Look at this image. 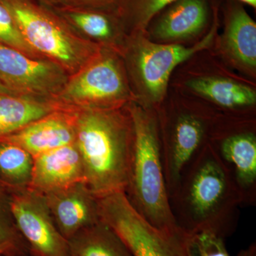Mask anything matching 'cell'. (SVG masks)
I'll return each instance as SVG.
<instances>
[{"label": "cell", "mask_w": 256, "mask_h": 256, "mask_svg": "<svg viewBox=\"0 0 256 256\" xmlns=\"http://www.w3.org/2000/svg\"><path fill=\"white\" fill-rule=\"evenodd\" d=\"M170 203L185 232L208 230L224 239L235 232L242 206L230 172L210 142L183 170Z\"/></svg>", "instance_id": "1"}, {"label": "cell", "mask_w": 256, "mask_h": 256, "mask_svg": "<svg viewBox=\"0 0 256 256\" xmlns=\"http://www.w3.org/2000/svg\"><path fill=\"white\" fill-rule=\"evenodd\" d=\"M75 144L84 180L96 197L126 192L133 146L132 119L117 108H88L76 114Z\"/></svg>", "instance_id": "2"}, {"label": "cell", "mask_w": 256, "mask_h": 256, "mask_svg": "<svg viewBox=\"0 0 256 256\" xmlns=\"http://www.w3.org/2000/svg\"><path fill=\"white\" fill-rule=\"evenodd\" d=\"M128 111L132 122L133 146L126 196L133 208L153 226L174 228L178 225L165 182L158 116L137 104L130 106Z\"/></svg>", "instance_id": "3"}, {"label": "cell", "mask_w": 256, "mask_h": 256, "mask_svg": "<svg viewBox=\"0 0 256 256\" xmlns=\"http://www.w3.org/2000/svg\"><path fill=\"white\" fill-rule=\"evenodd\" d=\"M98 204L100 220L119 236L133 256H192V234L178 226H153L133 208L126 192L100 197Z\"/></svg>", "instance_id": "4"}, {"label": "cell", "mask_w": 256, "mask_h": 256, "mask_svg": "<svg viewBox=\"0 0 256 256\" xmlns=\"http://www.w3.org/2000/svg\"><path fill=\"white\" fill-rule=\"evenodd\" d=\"M14 18L28 44L62 66L76 68L84 50L62 22L32 0H0Z\"/></svg>", "instance_id": "5"}, {"label": "cell", "mask_w": 256, "mask_h": 256, "mask_svg": "<svg viewBox=\"0 0 256 256\" xmlns=\"http://www.w3.org/2000/svg\"><path fill=\"white\" fill-rule=\"evenodd\" d=\"M160 122L163 169L170 196L178 188L183 170L210 142L216 127L210 116L192 111L176 112Z\"/></svg>", "instance_id": "6"}, {"label": "cell", "mask_w": 256, "mask_h": 256, "mask_svg": "<svg viewBox=\"0 0 256 256\" xmlns=\"http://www.w3.org/2000/svg\"><path fill=\"white\" fill-rule=\"evenodd\" d=\"M216 26L193 46L159 44L140 38L133 55L136 78L146 104L156 105L164 98L170 76L178 66L208 48L214 38Z\"/></svg>", "instance_id": "7"}, {"label": "cell", "mask_w": 256, "mask_h": 256, "mask_svg": "<svg viewBox=\"0 0 256 256\" xmlns=\"http://www.w3.org/2000/svg\"><path fill=\"white\" fill-rule=\"evenodd\" d=\"M10 210L34 256H69L68 240L56 225L43 195L26 188L13 197Z\"/></svg>", "instance_id": "8"}, {"label": "cell", "mask_w": 256, "mask_h": 256, "mask_svg": "<svg viewBox=\"0 0 256 256\" xmlns=\"http://www.w3.org/2000/svg\"><path fill=\"white\" fill-rule=\"evenodd\" d=\"M127 86L120 67L110 56L101 57L66 82L60 96L68 104L110 108L126 100Z\"/></svg>", "instance_id": "9"}, {"label": "cell", "mask_w": 256, "mask_h": 256, "mask_svg": "<svg viewBox=\"0 0 256 256\" xmlns=\"http://www.w3.org/2000/svg\"><path fill=\"white\" fill-rule=\"evenodd\" d=\"M214 128L210 146L230 172L242 206L256 203V136L252 128Z\"/></svg>", "instance_id": "10"}, {"label": "cell", "mask_w": 256, "mask_h": 256, "mask_svg": "<svg viewBox=\"0 0 256 256\" xmlns=\"http://www.w3.org/2000/svg\"><path fill=\"white\" fill-rule=\"evenodd\" d=\"M0 82L16 92L48 95L63 90L67 80L57 62L34 60L0 44Z\"/></svg>", "instance_id": "11"}, {"label": "cell", "mask_w": 256, "mask_h": 256, "mask_svg": "<svg viewBox=\"0 0 256 256\" xmlns=\"http://www.w3.org/2000/svg\"><path fill=\"white\" fill-rule=\"evenodd\" d=\"M43 196L57 228L67 240L100 220L97 198L84 182Z\"/></svg>", "instance_id": "12"}, {"label": "cell", "mask_w": 256, "mask_h": 256, "mask_svg": "<svg viewBox=\"0 0 256 256\" xmlns=\"http://www.w3.org/2000/svg\"><path fill=\"white\" fill-rule=\"evenodd\" d=\"M84 182L82 156L75 142L34 158L28 190L47 194Z\"/></svg>", "instance_id": "13"}, {"label": "cell", "mask_w": 256, "mask_h": 256, "mask_svg": "<svg viewBox=\"0 0 256 256\" xmlns=\"http://www.w3.org/2000/svg\"><path fill=\"white\" fill-rule=\"evenodd\" d=\"M76 114L54 112L3 138L23 148L33 158L75 142Z\"/></svg>", "instance_id": "14"}, {"label": "cell", "mask_w": 256, "mask_h": 256, "mask_svg": "<svg viewBox=\"0 0 256 256\" xmlns=\"http://www.w3.org/2000/svg\"><path fill=\"white\" fill-rule=\"evenodd\" d=\"M207 0H178L153 24L150 36L160 42H176L193 38L206 26Z\"/></svg>", "instance_id": "15"}, {"label": "cell", "mask_w": 256, "mask_h": 256, "mask_svg": "<svg viewBox=\"0 0 256 256\" xmlns=\"http://www.w3.org/2000/svg\"><path fill=\"white\" fill-rule=\"evenodd\" d=\"M225 54L239 68L248 72L256 68V24L240 6H234L227 14L222 38Z\"/></svg>", "instance_id": "16"}, {"label": "cell", "mask_w": 256, "mask_h": 256, "mask_svg": "<svg viewBox=\"0 0 256 256\" xmlns=\"http://www.w3.org/2000/svg\"><path fill=\"white\" fill-rule=\"evenodd\" d=\"M186 86L206 100L228 110L252 107L256 102L254 89L228 78L200 77L188 80Z\"/></svg>", "instance_id": "17"}, {"label": "cell", "mask_w": 256, "mask_h": 256, "mask_svg": "<svg viewBox=\"0 0 256 256\" xmlns=\"http://www.w3.org/2000/svg\"><path fill=\"white\" fill-rule=\"evenodd\" d=\"M69 256H133L109 226L100 220L68 240Z\"/></svg>", "instance_id": "18"}, {"label": "cell", "mask_w": 256, "mask_h": 256, "mask_svg": "<svg viewBox=\"0 0 256 256\" xmlns=\"http://www.w3.org/2000/svg\"><path fill=\"white\" fill-rule=\"evenodd\" d=\"M54 107L18 95H0V140L54 112Z\"/></svg>", "instance_id": "19"}, {"label": "cell", "mask_w": 256, "mask_h": 256, "mask_svg": "<svg viewBox=\"0 0 256 256\" xmlns=\"http://www.w3.org/2000/svg\"><path fill=\"white\" fill-rule=\"evenodd\" d=\"M34 158L16 144L0 142V173L10 183L28 188L32 180Z\"/></svg>", "instance_id": "20"}, {"label": "cell", "mask_w": 256, "mask_h": 256, "mask_svg": "<svg viewBox=\"0 0 256 256\" xmlns=\"http://www.w3.org/2000/svg\"><path fill=\"white\" fill-rule=\"evenodd\" d=\"M62 14L67 21L92 38L106 40L114 34V24L102 13L75 8L66 10Z\"/></svg>", "instance_id": "21"}, {"label": "cell", "mask_w": 256, "mask_h": 256, "mask_svg": "<svg viewBox=\"0 0 256 256\" xmlns=\"http://www.w3.org/2000/svg\"><path fill=\"white\" fill-rule=\"evenodd\" d=\"M0 44L20 50L30 56L34 57L36 56V52L24 40L11 13L1 1H0Z\"/></svg>", "instance_id": "22"}, {"label": "cell", "mask_w": 256, "mask_h": 256, "mask_svg": "<svg viewBox=\"0 0 256 256\" xmlns=\"http://www.w3.org/2000/svg\"><path fill=\"white\" fill-rule=\"evenodd\" d=\"M190 250L192 256H230L224 238L208 230L192 234Z\"/></svg>", "instance_id": "23"}, {"label": "cell", "mask_w": 256, "mask_h": 256, "mask_svg": "<svg viewBox=\"0 0 256 256\" xmlns=\"http://www.w3.org/2000/svg\"><path fill=\"white\" fill-rule=\"evenodd\" d=\"M178 0H134L132 15L136 26L146 28L160 12L174 4Z\"/></svg>", "instance_id": "24"}, {"label": "cell", "mask_w": 256, "mask_h": 256, "mask_svg": "<svg viewBox=\"0 0 256 256\" xmlns=\"http://www.w3.org/2000/svg\"><path fill=\"white\" fill-rule=\"evenodd\" d=\"M6 242H14L18 244V238L13 230L0 220V244Z\"/></svg>", "instance_id": "25"}, {"label": "cell", "mask_w": 256, "mask_h": 256, "mask_svg": "<svg viewBox=\"0 0 256 256\" xmlns=\"http://www.w3.org/2000/svg\"><path fill=\"white\" fill-rule=\"evenodd\" d=\"M18 244L14 242H6L0 244V256H6L16 254L18 250Z\"/></svg>", "instance_id": "26"}, {"label": "cell", "mask_w": 256, "mask_h": 256, "mask_svg": "<svg viewBox=\"0 0 256 256\" xmlns=\"http://www.w3.org/2000/svg\"><path fill=\"white\" fill-rule=\"evenodd\" d=\"M68 2H72L76 4H100V3L106 2L110 0H66Z\"/></svg>", "instance_id": "27"}, {"label": "cell", "mask_w": 256, "mask_h": 256, "mask_svg": "<svg viewBox=\"0 0 256 256\" xmlns=\"http://www.w3.org/2000/svg\"><path fill=\"white\" fill-rule=\"evenodd\" d=\"M0 95H18V92L12 90L2 82H0Z\"/></svg>", "instance_id": "28"}, {"label": "cell", "mask_w": 256, "mask_h": 256, "mask_svg": "<svg viewBox=\"0 0 256 256\" xmlns=\"http://www.w3.org/2000/svg\"><path fill=\"white\" fill-rule=\"evenodd\" d=\"M256 252V246H252L247 250H242L238 254V256H252V254Z\"/></svg>", "instance_id": "29"}, {"label": "cell", "mask_w": 256, "mask_h": 256, "mask_svg": "<svg viewBox=\"0 0 256 256\" xmlns=\"http://www.w3.org/2000/svg\"><path fill=\"white\" fill-rule=\"evenodd\" d=\"M246 4L250 5L252 8H256V0H240Z\"/></svg>", "instance_id": "30"}, {"label": "cell", "mask_w": 256, "mask_h": 256, "mask_svg": "<svg viewBox=\"0 0 256 256\" xmlns=\"http://www.w3.org/2000/svg\"><path fill=\"white\" fill-rule=\"evenodd\" d=\"M6 256H26L24 255H22V254H11V255H8Z\"/></svg>", "instance_id": "31"}]
</instances>
